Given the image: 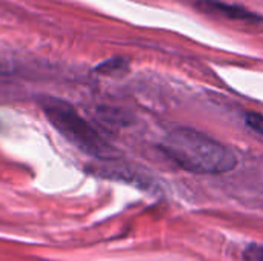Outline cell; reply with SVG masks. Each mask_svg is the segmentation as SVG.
<instances>
[{
    "label": "cell",
    "mask_w": 263,
    "mask_h": 261,
    "mask_svg": "<svg viewBox=\"0 0 263 261\" xmlns=\"http://www.w3.org/2000/svg\"><path fill=\"white\" fill-rule=\"evenodd\" d=\"M245 261H263V245H250L243 252Z\"/></svg>",
    "instance_id": "8992f818"
},
{
    "label": "cell",
    "mask_w": 263,
    "mask_h": 261,
    "mask_svg": "<svg viewBox=\"0 0 263 261\" xmlns=\"http://www.w3.org/2000/svg\"><path fill=\"white\" fill-rule=\"evenodd\" d=\"M96 71L103 74V75H120V74H125L128 71V62L125 58L114 57V58L102 62L96 68Z\"/></svg>",
    "instance_id": "277c9868"
},
{
    "label": "cell",
    "mask_w": 263,
    "mask_h": 261,
    "mask_svg": "<svg viewBox=\"0 0 263 261\" xmlns=\"http://www.w3.org/2000/svg\"><path fill=\"white\" fill-rule=\"evenodd\" d=\"M42 108L52 128L77 149L100 160H111L114 157L112 148L68 102L46 98L42 102Z\"/></svg>",
    "instance_id": "7a4b0ae2"
},
{
    "label": "cell",
    "mask_w": 263,
    "mask_h": 261,
    "mask_svg": "<svg viewBox=\"0 0 263 261\" xmlns=\"http://www.w3.org/2000/svg\"><path fill=\"white\" fill-rule=\"evenodd\" d=\"M160 151L180 169L193 174L220 175L237 166V157L230 148L186 126L168 132L160 143Z\"/></svg>",
    "instance_id": "6da1fadb"
},
{
    "label": "cell",
    "mask_w": 263,
    "mask_h": 261,
    "mask_svg": "<svg viewBox=\"0 0 263 261\" xmlns=\"http://www.w3.org/2000/svg\"><path fill=\"white\" fill-rule=\"evenodd\" d=\"M196 8L205 14H211V15H217V17H223L228 20H237V22H263L262 15H259L257 12H253L240 5H234V3H227L222 0H197L196 2Z\"/></svg>",
    "instance_id": "3957f363"
},
{
    "label": "cell",
    "mask_w": 263,
    "mask_h": 261,
    "mask_svg": "<svg viewBox=\"0 0 263 261\" xmlns=\"http://www.w3.org/2000/svg\"><path fill=\"white\" fill-rule=\"evenodd\" d=\"M245 125L254 131L256 134L262 135L263 137V115L262 114H257V112H248L245 115Z\"/></svg>",
    "instance_id": "5b68a950"
}]
</instances>
